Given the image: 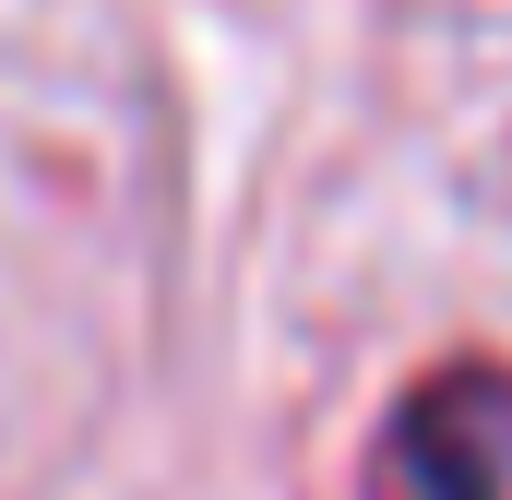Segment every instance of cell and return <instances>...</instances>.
Segmentation results:
<instances>
[{
  "label": "cell",
  "instance_id": "1",
  "mask_svg": "<svg viewBox=\"0 0 512 500\" xmlns=\"http://www.w3.org/2000/svg\"><path fill=\"white\" fill-rule=\"evenodd\" d=\"M382 500H512V381L441 370L382 429Z\"/></svg>",
  "mask_w": 512,
  "mask_h": 500
}]
</instances>
